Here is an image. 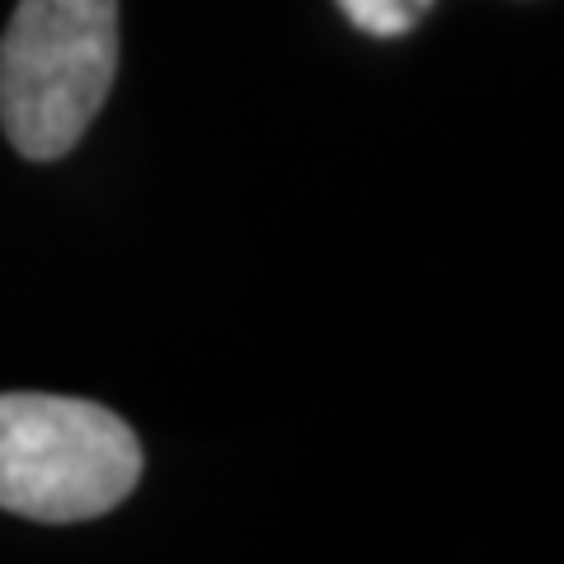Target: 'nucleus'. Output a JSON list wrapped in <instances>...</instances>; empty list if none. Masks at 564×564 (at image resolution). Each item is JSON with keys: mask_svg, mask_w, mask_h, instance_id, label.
I'll return each instance as SVG.
<instances>
[{"mask_svg": "<svg viewBox=\"0 0 564 564\" xmlns=\"http://www.w3.org/2000/svg\"><path fill=\"white\" fill-rule=\"evenodd\" d=\"M429 6H433V0H339V10L362 33H372V39H395V33H410L423 20V10H429Z\"/></svg>", "mask_w": 564, "mask_h": 564, "instance_id": "obj_3", "label": "nucleus"}, {"mask_svg": "<svg viewBox=\"0 0 564 564\" xmlns=\"http://www.w3.org/2000/svg\"><path fill=\"white\" fill-rule=\"evenodd\" d=\"M141 480V443L95 400L0 395V508L33 522H90Z\"/></svg>", "mask_w": 564, "mask_h": 564, "instance_id": "obj_2", "label": "nucleus"}, {"mask_svg": "<svg viewBox=\"0 0 564 564\" xmlns=\"http://www.w3.org/2000/svg\"><path fill=\"white\" fill-rule=\"evenodd\" d=\"M118 76V0H20L0 39V128L29 161H62Z\"/></svg>", "mask_w": 564, "mask_h": 564, "instance_id": "obj_1", "label": "nucleus"}]
</instances>
